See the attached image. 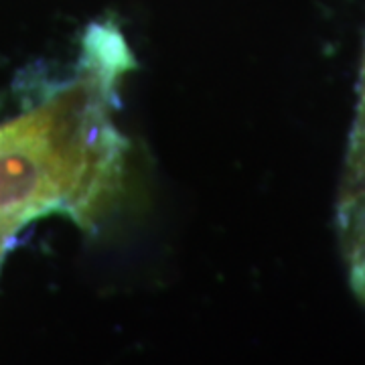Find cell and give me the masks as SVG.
I'll use <instances>...</instances> for the list:
<instances>
[{
  "label": "cell",
  "instance_id": "cell-1",
  "mask_svg": "<svg viewBox=\"0 0 365 365\" xmlns=\"http://www.w3.org/2000/svg\"><path fill=\"white\" fill-rule=\"evenodd\" d=\"M134 69L112 21L93 23L69 76L0 124V232L63 215L96 230L124 191L130 144L118 128V86Z\"/></svg>",
  "mask_w": 365,
  "mask_h": 365
},
{
  "label": "cell",
  "instance_id": "cell-2",
  "mask_svg": "<svg viewBox=\"0 0 365 365\" xmlns=\"http://www.w3.org/2000/svg\"><path fill=\"white\" fill-rule=\"evenodd\" d=\"M335 225L349 287L365 307V41L357 76L355 114L335 205Z\"/></svg>",
  "mask_w": 365,
  "mask_h": 365
}]
</instances>
